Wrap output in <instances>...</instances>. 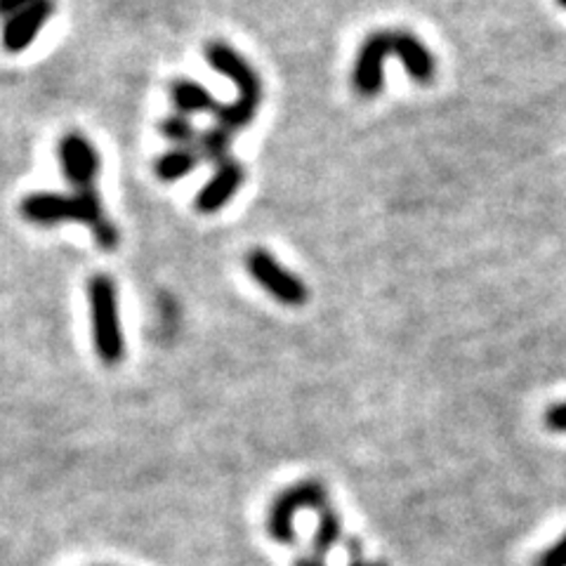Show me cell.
Wrapping results in <instances>:
<instances>
[{"label": "cell", "instance_id": "obj_1", "mask_svg": "<svg viewBox=\"0 0 566 566\" xmlns=\"http://www.w3.org/2000/svg\"><path fill=\"white\" fill-rule=\"evenodd\" d=\"M206 60L212 69L220 71L222 76L232 81L239 91L237 102L220 104V109L216 112L218 126L227 128L229 133H237L245 126H251L264 97V87L258 71L241 55V52L220 41H212L206 48Z\"/></svg>", "mask_w": 566, "mask_h": 566}, {"label": "cell", "instance_id": "obj_2", "mask_svg": "<svg viewBox=\"0 0 566 566\" xmlns=\"http://www.w3.org/2000/svg\"><path fill=\"white\" fill-rule=\"evenodd\" d=\"M87 300H91L95 349L106 366H116L120 364L123 354H126L116 283L104 274L93 276L91 283H87Z\"/></svg>", "mask_w": 566, "mask_h": 566}, {"label": "cell", "instance_id": "obj_3", "mask_svg": "<svg viewBox=\"0 0 566 566\" xmlns=\"http://www.w3.org/2000/svg\"><path fill=\"white\" fill-rule=\"evenodd\" d=\"M22 216L33 224L83 222L91 229L99 227L106 218L97 189H76L66 193H31L22 201Z\"/></svg>", "mask_w": 566, "mask_h": 566}, {"label": "cell", "instance_id": "obj_4", "mask_svg": "<svg viewBox=\"0 0 566 566\" xmlns=\"http://www.w3.org/2000/svg\"><path fill=\"white\" fill-rule=\"evenodd\" d=\"M331 505L328 491L322 482L305 480L289 489H283L268 515V531L276 543H293L295 541V515L300 510H314L316 515Z\"/></svg>", "mask_w": 566, "mask_h": 566}, {"label": "cell", "instance_id": "obj_5", "mask_svg": "<svg viewBox=\"0 0 566 566\" xmlns=\"http://www.w3.org/2000/svg\"><path fill=\"white\" fill-rule=\"evenodd\" d=\"M245 268L260 283V289L268 291L276 303L286 307H303L307 303V283L295 276L291 270L283 268V264L270 251H264V248H253V251L245 255Z\"/></svg>", "mask_w": 566, "mask_h": 566}, {"label": "cell", "instance_id": "obj_6", "mask_svg": "<svg viewBox=\"0 0 566 566\" xmlns=\"http://www.w3.org/2000/svg\"><path fill=\"white\" fill-rule=\"evenodd\" d=\"M389 55H392V31H376L361 43L352 69V85L361 97H376L382 91Z\"/></svg>", "mask_w": 566, "mask_h": 566}, {"label": "cell", "instance_id": "obj_7", "mask_svg": "<svg viewBox=\"0 0 566 566\" xmlns=\"http://www.w3.org/2000/svg\"><path fill=\"white\" fill-rule=\"evenodd\" d=\"M60 161L69 185L74 189H93L99 175V154L93 147V142L69 133L60 142Z\"/></svg>", "mask_w": 566, "mask_h": 566}, {"label": "cell", "instance_id": "obj_8", "mask_svg": "<svg viewBox=\"0 0 566 566\" xmlns=\"http://www.w3.org/2000/svg\"><path fill=\"white\" fill-rule=\"evenodd\" d=\"M52 12H55V0H33L29 8L10 17L3 27V48L8 52L27 50L48 24Z\"/></svg>", "mask_w": 566, "mask_h": 566}, {"label": "cell", "instance_id": "obj_9", "mask_svg": "<svg viewBox=\"0 0 566 566\" xmlns=\"http://www.w3.org/2000/svg\"><path fill=\"white\" fill-rule=\"evenodd\" d=\"M392 55L401 62L413 83L430 85L434 81L437 60L430 48L411 31H392Z\"/></svg>", "mask_w": 566, "mask_h": 566}, {"label": "cell", "instance_id": "obj_10", "mask_svg": "<svg viewBox=\"0 0 566 566\" xmlns=\"http://www.w3.org/2000/svg\"><path fill=\"white\" fill-rule=\"evenodd\" d=\"M245 180V170L234 158H229L222 166H218L216 175L210 177L206 187L199 191L197 197V210L203 212V216H212V212L222 210L229 201L237 197V191L241 189Z\"/></svg>", "mask_w": 566, "mask_h": 566}, {"label": "cell", "instance_id": "obj_11", "mask_svg": "<svg viewBox=\"0 0 566 566\" xmlns=\"http://www.w3.org/2000/svg\"><path fill=\"white\" fill-rule=\"evenodd\" d=\"M170 99L175 104L177 114H182V116L201 114V112L216 114L220 109L218 99L210 95L208 87H203L197 81H189V78H177L170 85Z\"/></svg>", "mask_w": 566, "mask_h": 566}, {"label": "cell", "instance_id": "obj_12", "mask_svg": "<svg viewBox=\"0 0 566 566\" xmlns=\"http://www.w3.org/2000/svg\"><path fill=\"white\" fill-rule=\"evenodd\" d=\"M203 161L197 147H177L168 154L158 158L156 164V175L161 177L164 182H177L187 177L189 172L197 170V166Z\"/></svg>", "mask_w": 566, "mask_h": 566}, {"label": "cell", "instance_id": "obj_13", "mask_svg": "<svg viewBox=\"0 0 566 566\" xmlns=\"http://www.w3.org/2000/svg\"><path fill=\"white\" fill-rule=\"evenodd\" d=\"M340 538H343V520H340L338 512H335V507L328 505V507L318 512V528H316V536H314L316 559H324Z\"/></svg>", "mask_w": 566, "mask_h": 566}, {"label": "cell", "instance_id": "obj_14", "mask_svg": "<svg viewBox=\"0 0 566 566\" xmlns=\"http://www.w3.org/2000/svg\"><path fill=\"white\" fill-rule=\"evenodd\" d=\"M232 137H234V133H229L222 126H216V128L203 130L199 135L197 149H199L201 158H206V161L222 166L224 161H229V147H232Z\"/></svg>", "mask_w": 566, "mask_h": 566}, {"label": "cell", "instance_id": "obj_15", "mask_svg": "<svg viewBox=\"0 0 566 566\" xmlns=\"http://www.w3.org/2000/svg\"><path fill=\"white\" fill-rule=\"evenodd\" d=\"M161 133L166 139L175 142L177 147H197L199 135L197 128H193V123L189 120V116L182 114H172L161 123Z\"/></svg>", "mask_w": 566, "mask_h": 566}, {"label": "cell", "instance_id": "obj_16", "mask_svg": "<svg viewBox=\"0 0 566 566\" xmlns=\"http://www.w3.org/2000/svg\"><path fill=\"white\" fill-rule=\"evenodd\" d=\"M536 566H566V534L538 555Z\"/></svg>", "mask_w": 566, "mask_h": 566}, {"label": "cell", "instance_id": "obj_17", "mask_svg": "<svg viewBox=\"0 0 566 566\" xmlns=\"http://www.w3.org/2000/svg\"><path fill=\"white\" fill-rule=\"evenodd\" d=\"M93 237L99 243V248H104V251H114V248L118 245V229L109 220H104L99 227H95Z\"/></svg>", "mask_w": 566, "mask_h": 566}, {"label": "cell", "instance_id": "obj_18", "mask_svg": "<svg viewBox=\"0 0 566 566\" xmlns=\"http://www.w3.org/2000/svg\"><path fill=\"white\" fill-rule=\"evenodd\" d=\"M545 428L557 434H566V401H559L545 411Z\"/></svg>", "mask_w": 566, "mask_h": 566}, {"label": "cell", "instance_id": "obj_19", "mask_svg": "<svg viewBox=\"0 0 566 566\" xmlns=\"http://www.w3.org/2000/svg\"><path fill=\"white\" fill-rule=\"evenodd\" d=\"M33 0H0V20H10L17 12H22L24 8H29Z\"/></svg>", "mask_w": 566, "mask_h": 566}, {"label": "cell", "instance_id": "obj_20", "mask_svg": "<svg viewBox=\"0 0 566 566\" xmlns=\"http://www.w3.org/2000/svg\"><path fill=\"white\" fill-rule=\"evenodd\" d=\"M295 566H324V562L316 559V557H303V559L295 562ZM349 566H387V564H382V562H354Z\"/></svg>", "mask_w": 566, "mask_h": 566}, {"label": "cell", "instance_id": "obj_21", "mask_svg": "<svg viewBox=\"0 0 566 566\" xmlns=\"http://www.w3.org/2000/svg\"><path fill=\"white\" fill-rule=\"evenodd\" d=\"M557 3H559L562 8H566V0H557Z\"/></svg>", "mask_w": 566, "mask_h": 566}]
</instances>
